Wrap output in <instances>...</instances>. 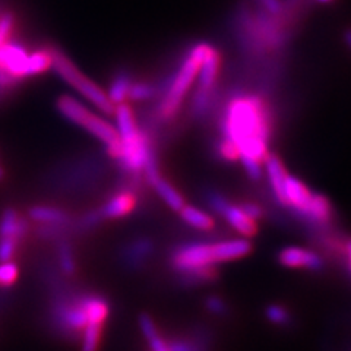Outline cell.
Instances as JSON below:
<instances>
[{"instance_id": "34", "label": "cell", "mask_w": 351, "mask_h": 351, "mask_svg": "<svg viewBox=\"0 0 351 351\" xmlns=\"http://www.w3.org/2000/svg\"><path fill=\"white\" fill-rule=\"evenodd\" d=\"M261 5L265 8L267 12L269 14H274V15H278V14H282L284 10V5L281 0H259Z\"/></svg>"}, {"instance_id": "7", "label": "cell", "mask_w": 351, "mask_h": 351, "mask_svg": "<svg viewBox=\"0 0 351 351\" xmlns=\"http://www.w3.org/2000/svg\"><path fill=\"white\" fill-rule=\"evenodd\" d=\"M219 69H221V53L208 44L199 72L196 76L197 86L192 98V113L195 117H204L210 112Z\"/></svg>"}, {"instance_id": "23", "label": "cell", "mask_w": 351, "mask_h": 351, "mask_svg": "<svg viewBox=\"0 0 351 351\" xmlns=\"http://www.w3.org/2000/svg\"><path fill=\"white\" fill-rule=\"evenodd\" d=\"M29 217L34 219L37 223L43 224H63L68 221V215H66L59 208H53V206H46V205H40L34 206L29 211Z\"/></svg>"}, {"instance_id": "12", "label": "cell", "mask_w": 351, "mask_h": 351, "mask_svg": "<svg viewBox=\"0 0 351 351\" xmlns=\"http://www.w3.org/2000/svg\"><path fill=\"white\" fill-rule=\"evenodd\" d=\"M284 196H285L284 206L290 208V210H293L300 218L304 219L307 210H309L313 192L307 188L302 180L289 174L287 179H285Z\"/></svg>"}, {"instance_id": "18", "label": "cell", "mask_w": 351, "mask_h": 351, "mask_svg": "<svg viewBox=\"0 0 351 351\" xmlns=\"http://www.w3.org/2000/svg\"><path fill=\"white\" fill-rule=\"evenodd\" d=\"M25 233V224L19 215L12 211L8 210L2 219H0V239H9L14 241H19L21 237Z\"/></svg>"}, {"instance_id": "10", "label": "cell", "mask_w": 351, "mask_h": 351, "mask_svg": "<svg viewBox=\"0 0 351 351\" xmlns=\"http://www.w3.org/2000/svg\"><path fill=\"white\" fill-rule=\"evenodd\" d=\"M144 171L147 176V180L151 183L152 188L156 189V192L158 193L161 199L166 202L173 211H180L184 206L183 196L179 193V191L176 189L171 183H169L166 179L161 178L156 154H154V156L148 160V162L145 164Z\"/></svg>"}, {"instance_id": "5", "label": "cell", "mask_w": 351, "mask_h": 351, "mask_svg": "<svg viewBox=\"0 0 351 351\" xmlns=\"http://www.w3.org/2000/svg\"><path fill=\"white\" fill-rule=\"evenodd\" d=\"M206 46V43H199L193 46L189 50V53L186 54L178 73H176L174 78L170 81L166 90V95H164L160 104V117L162 120H170L178 114L184 101L186 94H188V91L192 88L197 72H199Z\"/></svg>"}, {"instance_id": "4", "label": "cell", "mask_w": 351, "mask_h": 351, "mask_svg": "<svg viewBox=\"0 0 351 351\" xmlns=\"http://www.w3.org/2000/svg\"><path fill=\"white\" fill-rule=\"evenodd\" d=\"M59 113L68 119L69 122L84 128L93 136L103 142L112 157L117 158L120 154V138L116 126L108 120L93 113L90 108L85 107L80 100L72 95H60L56 101Z\"/></svg>"}, {"instance_id": "31", "label": "cell", "mask_w": 351, "mask_h": 351, "mask_svg": "<svg viewBox=\"0 0 351 351\" xmlns=\"http://www.w3.org/2000/svg\"><path fill=\"white\" fill-rule=\"evenodd\" d=\"M14 28V16L10 14H5L0 16V46L5 41H8L10 32H12Z\"/></svg>"}, {"instance_id": "25", "label": "cell", "mask_w": 351, "mask_h": 351, "mask_svg": "<svg viewBox=\"0 0 351 351\" xmlns=\"http://www.w3.org/2000/svg\"><path fill=\"white\" fill-rule=\"evenodd\" d=\"M101 338V325L90 324L82 331V351H97Z\"/></svg>"}, {"instance_id": "26", "label": "cell", "mask_w": 351, "mask_h": 351, "mask_svg": "<svg viewBox=\"0 0 351 351\" xmlns=\"http://www.w3.org/2000/svg\"><path fill=\"white\" fill-rule=\"evenodd\" d=\"M157 90L151 84L147 82H132L129 88L128 98L132 101H145L156 95Z\"/></svg>"}, {"instance_id": "17", "label": "cell", "mask_w": 351, "mask_h": 351, "mask_svg": "<svg viewBox=\"0 0 351 351\" xmlns=\"http://www.w3.org/2000/svg\"><path fill=\"white\" fill-rule=\"evenodd\" d=\"M183 221L199 232H210L214 227V218L199 208L192 205H184L179 211Z\"/></svg>"}, {"instance_id": "36", "label": "cell", "mask_w": 351, "mask_h": 351, "mask_svg": "<svg viewBox=\"0 0 351 351\" xmlns=\"http://www.w3.org/2000/svg\"><path fill=\"white\" fill-rule=\"evenodd\" d=\"M344 41H346L347 46L351 49V28L344 32Z\"/></svg>"}, {"instance_id": "9", "label": "cell", "mask_w": 351, "mask_h": 351, "mask_svg": "<svg viewBox=\"0 0 351 351\" xmlns=\"http://www.w3.org/2000/svg\"><path fill=\"white\" fill-rule=\"evenodd\" d=\"M54 319L59 328L68 332H82L84 328L90 325L82 298L59 303L54 309Z\"/></svg>"}, {"instance_id": "16", "label": "cell", "mask_w": 351, "mask_h": 351, "mask_svg": "<svg viewBox=\"0 0 351 351\" xmlns=\"http://www.w3.org/2000/svg\"><path fill=\"white\" fill-rule=\"evenodd\" d=\"M136 205V197L130 192H119L110 197L107 204L103 206V215L107 218L125 217L132 213Z\"/></svg>"}, {"instance_id": "20", "label": "cell", "mask_w": 351, "mask_h": 351, "mask_svg": "<svg viewBox=\"0 0 351 351\" xmlns=\"http://www.w3.org/2000/svg\"><path fill=\"white\" fill-rule=\"evenodd\" d=\"M139 325H141L142 334H144V337L147 338L151 351H170L169 343L164 341L156 324H154V321L148 315H142L139 317Z\"/></svg>"}, {"instance_id": "15", "label": "cell", "mask_w": 351, "mask_h": 351, "mask_svg": "<svg viewBox=\"0 0 351 351\" xmlns=\"http://www.w3.org/2000/svg\"><path fill=\"white\" fill-rule=\"evenodd\" d=\"M332 218V205L326 196L321 193H313L309 210L304 217V221L315 226H326Z\"/></svg>"}, {"instance_id": "37", "label": "cell", "mask_w": 351, "mask_h": 351, "mask_svg": "<svg viewBox=\"0 0 351 351\" xmlns=\"http://www.w3.org/2000/svg\"><path fill=\"white\" fill-rule=\"evenodd\" d=\"M316 2H321V3H329V2H332V0H316Z\"/></svg>"}, {"instance_id": "30", "label": "cell", "mask_w": 351, "mask_h": 351, "mask_svg": "<svg viewBox=\"0 0 351 351\" xmlns=\"http://www.w3.org/2000/svg\"><path fill=\"white\" fill-rule=\"evenodd\" d=\"M59 261H60V267L66 274H72L75 271V262H73V256H72V252L71 247L63 245L60 247L59 252Z\"/></svg>"}, {"instance_id": "29", "label": "cell", "mask_w": 351, "mask_h": 351, "mask_svg": "<svg viewBox=\"0 0 351 351\" xmlns=\"http://www.w3.org/2000/svg\"><path fill=\"white\" fill-rule=\"evenodd\" d=\"M170 351H205V347L196 341V339H188V338H179L174 341L169 343Z\"/></svg>"}, {"instance_id": "2", "label": "cell", "mask_w": 351, "mask_h": 351, "mask_svg": "<svg viewBox=\"0 0 351 351\" xmlns=\"http://www.w3.org/2000/svg\"><path fill=\"white\" fill-rule=\"evenodd\" d=\"M252 243L246 237L218 241H193L179 246L171 256L173 268L189 282L210 281L219 263L232 262L250 254Z\"/></svg>"}, {"instance_id": "11", "label": "cell", "mask_w": 351, "mask_h": 351, "mask_svg": "<svg viewBox=\"0 0 351 351\" xmlns=\"http://www.w3.org/2000/svg\"><path fill=\"white\" fill-rule=\"evenodd\" d=\"M28 51L18 43L5 41L0 46V73L12 78H24Z\"/></svg>"}, {"instance_id": "35", "label": "cell", "mask_w": 351, "mask_h": 351, "mask_svg": "<svg viewBox=\"0 0 351 351\" xmlns=\"http://www.w3.org/2000/svg\"><path fill=\"white\" fill-rule=\"evenodd\" d=\"M346 252H347V261H348V269L351 272V241L346 246Z\"/></svg>"}, {"instance_id": "6", "label": "cell", "mask_w": 351, "mask_h": 351, "mask_svg": "<svg viewBox=\"0 0 351 351\" xmlns=\"http://www.w3.org/2000/svg\"><path fill=\"white\" fill-rule=\"evenodd\" d=\"M51 53L53 69L58 72L60 78L68 82L76 93L86 98L98 110H101L104 114L113 116L116 106L110 101L107 93L76 68V64L64 53H62L60 50H51Z\"/></svg>"}, {"instance_id": "33", "label": "cell", "mask_w": 351, "mask_h": 351, "mask_svg": "<svg viewBox=\"0 0 351 351\" xmlns=\"http://www.w3.org/2000/svg\"><path fill=\"white\" fill-rule=\"evenodd\" d=\"M240 206H241V210H243L252 219H255V221H258V219L263 214L262 208L255 202H243V204H240Z\"/></svg>"}, {"instance_id": "8", "label": "cell", "mask_w": 351, "mask_h": 351, "mask_svg": "<svg viewBox=\"0 0 351 351\" xmlns=\"http://www.w3.org/2000/svg\"><path fill=\"white\" fill-rule=\"evenodd\" d=\"M208 205L218 215H221L228 226L232 227L240 237H252L258 232V226L255 219H252L240 205L232 204L227 197L218 192H208L206 195Z\"/></svg>"}, {"instance_id": "13", "label": "cell", "mask_w": 351, "mask_h": 351, "mask_svg": "<svg viewBox=\"0 0 351 351\" xmlns=\"http://www.w3.org/2000/svg\"><path fill=\"white\" fill-rule=\"evenodd\" d=\"M278 261L285 268H304L309 271H321L324 259L311 249L299 246L284 247L278 254Z\"/></svg>"}, {"instance_id": "19", "label": "cell", "mask_w": 351, "mask_h": 351, "mask_svg": "<svg viewBox=\"0 0 351 351\" xmlns=\"http://www.w3.org/2000/svg\"><path fill=\"white\" fill-rule=\"evenodd\" d=\"M50 68H53L51 50H37L34 53H29L24 68V78H27V76L40 75Z\"/></svg>"}, {"instance_id": "14", "label": "cell", "mask_w": 351, "mask_h": 351, "mask_svg": "<svg viewBox=\"0 0 351 351\" xmlns=\"http://www.w3.org/2000/svg\"><path fill=\"white\" fill-rule=\"evenodd\" d=\"M263 166H265L269 188H271L274 196H276L277 201L284 206V202H285L284 188H285V179H287L289 173L285 171V167H284L281 158L278 156H276V154H269L265 162H263Z\"/></svg>"}, {"instance_id": "22", "label": "cell", "mask_w": 351, "mask_h": 351, "mask_svg": "<svg viewBox=\"0 0 351 351\" xmlns=\"http://www.w3.org/2000/svg\"><path fill=\"white\" fill-rule=\"evenodd\" d=\"M132 78L129 76V73L126 72H120L116 75V78L112 81L108 86L107 91V97L110 98L114 106L122 104L128 100V94H129V88L132 85Z\"/></svg>"}, {"instance_id": "1", "label": "cell", "mask_w": 351, "mask_h": 351, "mask_svg": "<svg viewBox=\"0 0 351 351\" xmlns=\"http://www.w3.org/2000/svg\"><path fill=\"white\" fill-rule=\"evenodd\" d=\"M272 122L269 104L258 94H236L219 119L221 138L236 145L239 161L254 180L261 179L262 166L269 156Z\"/></svg>"}, {"instance_id": "32", "label": "cell", "mask_w": 351, "mask_h": 351, "mask_svg": "<svg viewBox=\"0 0 351 351\" xmlns=\"http://www.w3.org/2000/svg\"><path fill=\"white\" fill-rule=\"evenodd\" d=\"M205 306L206 309L214 315H224L227 311L226 302L221 298H218V295H211V298H208L205 302Z\"/></svg>"}, {"instance_id": "21", "label": "cell", "mask_w": 351, "mask_h": 351, "mask_svg": "<svg viewBox=\"0 0 351 351\" xmlns=\"http://www.w3.org/2000/svg\"><path fill=\"white\" fill-rule=\"evenodd\" d=\"M84 306L90 317V324L103 325L108 315V304L100 295H84Z\"/></svg>"}, {"instance_id": "28", "label": "cell", "mask_w": 351, "mask_h": 351, "mask_svg": "<svg viewBox=\"0 0 351 351\" xmlns=\"http://www.w3.org/2000/svg\"><path fill=\"white\" fill-rule=\"evenodd\" d=\"M18 278V267L12 261H0V285L9 287Z\"/></svg>"}, {"instance_id": "27", "label": "cell", "mask_w": 351, "mask_h": 351, "mask_svg": "<svg viewBox=\"0 0 351 351\" xmlns=\"http://www.w3.org/2000/svg\"><path fill=\"white\" fill-rule=\"evenodd\" d=\"M265 315H267L269 322H272L274 325H278V326L287 325L291 321V316H290L289 311L285 309L284 306H280V304H269L267 307Z\"/></svg>"}, {"instance_id": "3", "label": "cell", "mask_w": 351, "mask_h": 351, "mask_svg": "<svg viewBox=\"0 0 351 351\" xmlns=\"http://www.w3.org/2000/svg\"><path fill=\"white\" fill-rule=\"evenodd\" d=\"M113 116L120 138V154L116 160L126 171L135 174L144 171L145 164L154 156L149 139L138 128L134 112L126 103L116 106Z\"/></svg>"}, {"instance_id": "38", "label": "cell", "mask_w": 351, "mask_h": 351, "mask_svg": "<svg viewBox=\"0 0 351 351\" xmlns=\"http://www.w3.org/2000/svg\"><path fill=\"white\" fill-rule=\"evenodd\" d=\"M2 176H3V171H2V169H0V179H2Z\"/></svg>"}, {"instance_id": "24", "label": "cell", "mask_w": 351, "mask_h": 351, "mask_svg": "<svg viewBox=\"0 0 351 351\" xmlns=\"http://www.w3.org/2000/svg\"><path fill=\"white\" fill-rule=\"evenodd\" d=\"M151 250H152V245L148 240H138L129 246L126 259L129 261L130 265L138 267L141 263V259H145L151 254Z\"/></svg>"}]
</instances>
